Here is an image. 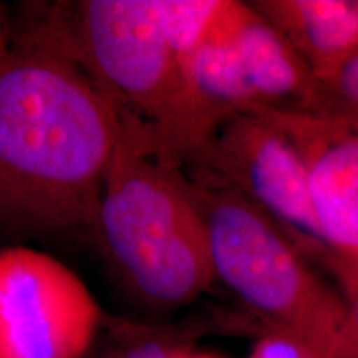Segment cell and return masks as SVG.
<instances>
[{
  "instance_id": "52a82bcc",
  "label": "cell",
  "mask_w": 358,
  "mask_h": 358,
  "mask_svg": "<svg viewBox=\"0 0 358 358\" xmlns=\"http://www.w3.org/2000/svg\"><path fill=\"white\" fill-rule=\"evenodd\" d=\"M279 115L307 159L313 209L330 248L358 262V131L324 116Z\"/></svg>"
},
{
  "instance_id": "ba28073f",
  "label": "cell",
  "mask_w": 358,
  "mask_h": 358,
  "mask_svg": "<svg viewBox=\"0 0 358 358\" xmlns=\"http://www.w3.org/2000/svg\"><path fill=\"white\" fill-rule=\"evenodd\" d=\"M232 38L257 111L324 115L319 80L285 38L249 3L234 2Z\"/></svg>"
},
{
  "instance_id": "3957f363",
  "label": "cell",
  "mask_w": 358,
  "mask_h": 358,
  "mask_svg": "<svg viewBox=\"0 0 358 358\" xmlns=\"http://www.w3.org/2000/svg\"><path fill=\"white\" fill-rule=\"evenodd\" d=\"M93 237L138 301L158 310L196 302L216 282L189 179L120 136Z\"/></svg>"
},
{
  "instance_id": "2e32d148",
  "label": "cell",
  "mask_w": 358,
  "mask_h": 358,
  "mask_svg": "<svg viewBox=\"0 0 358 358\" xmlns=\"http://www.w3.org/2000/svg\"><path fill=\"white\" fill-rule=\"evenodd\" d=\"M3 50H6V48H3V37H2V29H0V55H2Z\"/></svg>"
},
{
  "instance_id": "5b68a950",
  "label": "cell",
  "mask_w": 358,
  "mask_h": 358,
  "mask_svg": "<svg viewBox=\"0 0 358 358\" xmlns=\"http://www.w3.org/2000/svg\"><path fill=\"white\" fill-rule=\"evenodd\" d=\"M186 166L252 204L308 262L325 267L337 256L313 209L306 156L279 113L226 120Z\"/></svg>"
},
{
  "instance_id": "7a4b0ae2",
  "label": "cell",
  "mask_w": 358,
  "mask_h": 358,
  "mask_svg": "<svg viewBox=\"0 0 358 358\" xmlns=\"http://www.w3.org/2000/svg\"><path fill=\"white\" fill-rule=\"evenodd\" d=\"M35 42L69 58L111 101L122 134L174 166L206 145L185 66L158 0H83L57 7Z\"/></svg>"
},
{
  "instance_id": "7c38bea8",
  "label": "cell",
  "mask_w": 358,
  "mask_h": 358,
  "mask_svg": "<svg viewBox=\"0 0 358 358\" xmlns=\"http://www.w3.org/2000/svg\"><path fill=\"white\" fill-rule=\"evenodd\" d=\"M324 118L337 120L358 131V48L319 78Z\"/></svg>"
},
{
  "instance_id": "277c9868",
  "label": "cell",
  "mask_w": 358,
  "mask_h": 358,
  "mask_svg": "<svg viewBox=\"0 0 358 358\" xmlns=\"http://www.w3.org/2000/svg\"><path fill=\"white\" fill-rule=\"evenodd\" d=\"M204 219L213 271L264 329L285 330L329 358H358L345 299L313 272L274 222L227 187L186 174Z\"/></svg>"
},
{
  "instance_id": "9c48e42d",
  "label": "cell",
  "mask_w": 358,
  "mask_h": 358,
  "mask_svg": "<svg viewBox=\"0 0 358 358\" xmlns=\"http://www.w3.org/2000/svg\"><path fill=\"white\" fill-rule=\"evenodd\" d=\"M249 6L285 38L317 80L358 48L353 0H257Z\"/></svg>"
},
{
  "instance_id": "30bf717a",
  "label": "cell",
  "mask_w": 358,
  "mask_h": 358,
  "mask_svg": "<svg viewBox=\"0 0 358 358\" xmlns=\"http://www.w3.org/2000/svg\"><path fill=\"white\" fill-rule=\"evenodd\" d=\"M208 325H219L239 334H252L254 324L245 313L226 320L206 324L204 320L181 325H136L113 327L111 343L101 358H173L181 348L191 347L192 340Z\"/></svg>"
},
{
  "instance_id": "5bb4252c",
  "label": "cell",
  "mask_w": 358,
  "mask_h": 358,
  "mask_svg": "<svg viewBox=\"0 0 358 358\" xmlns=\"http://www.w3.org/2000/svg\"><path fill=\"white\" fill-rule=\"evenodd\" d=\"M327 271L337 280L342 297L345 299L348 308L358 329V262L348 261L342 256L332 257L325 266Z\"/></svg>"
},
{
  "instance_id": "4fadbf2b",
  "label": "cell",
  "mask_w": 358,
  "mask_h": 358,
  "mask_svg": "<svg viewBox=\"0 0 358 358\" xmlns=\"http://www.w3.org/2000/svg\"><path fill=\"white\" fill-rule=\"evenodd\" d=\"M249 358H329L310 342L285 330L266 329L256 337Z\"/></svg>"
},
{
  "instance_id": "8fae6325",
  "label": "cell",
  "mask_w": 358,
  "mask_h": 358,
  "mask_svg": "<svg viewBox=\"0 0 358 358\" xmlns=\"http://www.w3.org/2000/svg\"><path fill=\"white\" fill-rule=\"evenodd\" d=\"M227 0H158L161 25L179 60H186L217 29Z\"/></svg>"
},
{
  "instance_id": "9a60e30c",
  "label": "cell",
  "mask_w": 358,
  "mask_h": 358,
  "mask_svg": "<svg viewBox=\"0 0 358 358\" xmlns=\"http://www.w3.org/2000/svg\"><path fill=\"white\" fill-rule=\"evenodd\" d=\"M173 358H221V357L211 355V353L194 352L191 347H186V348H181V350H179Z\"/></svg>"
},
{
  "instance_id": "8992f818",
  "label": "cell",
  "mask_w": 358,
  "mask_h": 358,
  "mask_svg": "<svg viewBox=\"0 0 358 358\" xmlns=\"http://www.w3.org/2000/svg\"><path fill=\"white\" fill-rule=\"evenodd\" d=\"M101 322L96 299L64 262L0 248V358H87Z\"/></svg>"
},
{
  "instance_id": "e0dca14e",
  "label": "cell",
  "mask_w": 358,
  "mask_h": 358,
  "mask_svg": "<svg viewBox=\"0 0 358 358\" xmlns=\"http://www.w3.org/2000/svg\"><path fill=\"white\" fill-rule=\"evenodd\" d=\"M353 2H355V7L358 8V0H353Z\"/></svg>"
},
{
  "instance_id": "6da1fadb",
  "label": "cell",
  "mask_w": 358,
  "mask_h": 358,
  "mask_svg": "<svg viewBox=\"0 0 358 358\" xmlns=\"http://www.w3.org/2000/svg\"><path fill=\"white\" fill-rule=\"evenodd\" d=\"M122 123L69 58L30 40L0 55V237L95 232Z\"/></svg>"
}]
</instances>
